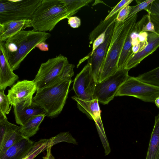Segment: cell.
Instances as JSON below:
<instances>
[{
  "label": "cell",
  "mask_w": 159,
  "mask_h": 159,
  "mask_svg": "<svg viewBox=\"0 0 159 159\" xmlns=\"http://www.w3.org/2000/svg\"><path fill=\"white\" fill-rule=\"evenodd\" d=\"M51 34L46 32L22 30L4 42L5 52L13 71L18 69L24 59L39 43Z\"/></svg>",
  "instance_id": "obj_1"
},
{
  "label": "cell",
  "mask_w": 159,
  "mask_h": 159,
  "mask_svg": "<svg viewBox=\"0 0 159 159\" xmlns=\"http://www.w3.org/2000/svg\"><path fill=\"white\" fill-rule=\"evenodd\" d=\"M137 14L122 22L116 23L109 48L104 62L98 82L115 74L125 40L135 26Z\"/></svg>",
  "instance_id": "obj_2"
},
{
  "label": "cell",
  "mask_w": 159,
  "mask_h": 159,
  "mask_svg": "<svg viewBox=\"0 0 159 159\" xmlns=\"http://www.w3.org/2000/svg\"><path fill=\"white\" fill-rule=\"evenodd\" d=\"M75 66L69 63L67 58L59 54L42 63L34 80L37 90L65 81L71 80Z\"/></svg>",
  "instance_id": "obj_3"
},
{
  "label": "cell",
  "mask_w": 159,
  "mask_h": 159,
  "mask_svg": "<svg viewBox=\"0 0 159 159\" xmlns=\"http://www.w3.org/2000/svg\"><path fill=\"white\" fill-rule=\"evenodd\" d=\"M72 80H66L37 90L33 97L50 118H56L61 113L67 98Z\"/></svg>",
  "instance_id": "obj_4"
},
{
  "label": "cell",
  "mask_w": 159,
  "mask_h": 159,
  "mask_svg": "<svg viewBox=\"0 0 159 159\" xmlns=\"http://www.w3.org/2000/svg\"><path fill=\"white\" fill-rule=\"evenodd\" d=\"M70 17L61 0H43L31 19L35 31H51L61 20Z\"/></svg>",
  "instance_id": "obj_5"
},
{
  "label": "cell",
  "mask_w": 159,
  "mask_h": 159,
  "mask_svg": "<svg viewBox=\"0 0 159 159\" xmlns=\"http://www.w3.org/2000/svg\"><path fill=\"white\" fill-rule=\"evenodd\" d=\"M43 0H0V24L31 20Z\"/></svg>",
  "instance_id": "obj_6"
},
{
  "label": "cell",
  "mask_w": 159,
  "mask_h": 159,
  "mask_svg": "<svg viewBox=\"0 0 159 159\" xmlns=\"http://www.w3.org/2000/svg\"><path fill=\"white\" fill-rule=\"evenodd\" d=\"M123 96L134 97L146 102H154L159 97V87L144 82L137 77L129 76L116 95Z\"/></svg>",
  "instance_id": "obj_7"
},
{
  "label": "cell",
  "mask_w": 159,
  "mask_h": 159,
  "mask_svg": "<svg viewBox=\"0 0 159 159\" xmlns=\"http://www.w3.org/2000/svg\"><path fill=\"white\" fill-rule=\"evenodd\" d=\"M128 71L125 69L118 70L113 75L97 83L94 90V99L97 98L103 104H108L116 96L121 86L129 76Z\"/></svg>",
  "instance_id": "obj_8"
},
{
  "label": "cell",
  "mask_w": 159,
  "mask_h": 159,
  "mask_svg": "<svg viewBox=\"0 0 159 159\" xmlns=\"http://www.w3.org/2000/svg\"><path fill=\"white\" fill-rule=\"evenodd\" d=\"M114 20L106 30L104 41L100 44L86 59L90 65L91 72L96 84L98 82L99 77L111 43L116 23Z\"/></svg>",
  "instance_id": "obj_9"
},
{
  "label": "cell",
  "mask_w": 159,
  "mask_h": 159,
  "mask_svg": "<svg viewBox=\"0 0 159 159\" xmlns=\"http://www.w3.org/2000/svg\"><path fill=\"white\" fill-rule=\"evenodd\" d=\"M96 84L92 76L90 64L88 62L76 76L73 89L76 96L84 99L92 100Z\"/></svg>",
  "instance_id": "obj_10"
},
{
  "label": "cell",
  "mask_w": 159,
  "mask_h": 159,
  "mask_svg": "<svg viewBox=\"0 0 159 159\" xmlns=\"http://www.w3.org/2000/svg\"><path fill=\"white\" fill-rule=\"evenodd\" d=\"M25 138L20 126L10 122L0 114V157L11 146Z\"/></svg>",
  "instance_id": "obj_11"
},
{
  "label": "cell",
  "mask_w": 159,
  "mask_h": 159,
  "mask_svg": "<svg viewBox=\"0 0 159 159\" xmlns=\"http://www.w3.org/2000/svg\"><path fill=\"white\" fill-rule=\"evenodd\" d=\"M37 88L34 80L18 81L8 90L7 96L11 105L17 104L33 98Z\"/></svg>",
  "instance_id": "obj_12"
},
{
  "label": "cell",
  "mask_w": 159,
  "mask_h": 159,
  "mask_svg": "<svg viewBox=\"0 0 159 159\" xmlns=\"http://www.w3.org/2000/svg\"><path fill=\"white\" fill-rule=\"evenodd\" d=\"M13 106L16 123L20 126L23 125L34 116L45 114L44 110L34 102L33 98H30Z\"/></svg>",
  "instance_id": "obj_13"
},
{
  "label": "cell",
  "mask_w": 159,
  "mask_h": 159,
  "mask_svg": "<svg viewBox=\"0 0 159 159\" xmlns=\"http://www.w3.org/2000/svg\"><path fill=\"white\" fill-rule=\"evenodd\" d=\"M4 42H0V91L11 87L19 77L12 70L5 52Z\"/></svg>",
  "instance_id": "obj_14"
},
{
  "label": "cell",
  "mask_w": 159,
  "mask_h": 159,
  "mask_svg": "<svg viewBox=\"0 0 159 159\" xmlns=\"http://www.w3.org/2000/svg\"><path fill=\"white\" fill-rule=\"evenodd\" d=\"M147 41V45L142 50L136 53L133 54L126 63L124 69L129 70L135 67L159 47V32L148 33Z\"/></svg>",
  "instance_id": "obj_15"
},
{
  "label": "cell",
  "mask_w": 159,
  "mask_h": 159,
  "mask_svg": "<svg viewBox=\"0 0 159 159\" xmlns=\"http://www.w3.org/2000/svg\"><path fill=\"white\" fill-rule=\"evenodd\" d=\"M77 102L79 109L90 119L93 120L95 125L102 123L98 101L97 98L86 100L80 98L76 96L72 97Z\"/></svg>",
  "instance_id": "obj_16"
},
{
  "label": "cell",
  "mask_w": 159,
  "mask_h": 159,
  "mask_svg": "<svg viewBox=\"0 0 159 159\" xmlns=\"http://www.w3.org/2000/svg\"><path fill=\"white\" fill-rule=\"evenodd\" d=\"M34 144L30 139L25 138L8 148L0 157V159H23Z\"/></svg>",
  "instance_id": "obj_17"
},
{
  "label": "cell",
  "mask_w": 159,
  "mask_h": 159,
  "mask_svg": "<svg viewBox=\"0 0 159 159\" xmlns=\"http://www.w3.org/2000/svg\"><path fill=\"white\" fill-rule=\"evenodd\" d=\"M32 27L31 20L12 21L0 24V42H4L20 31Z\"/></svg>",
  "instance_id": "obj_18"
},
{
  "label": "cell",
  "mask_w": 159,
  "mask_h": 159,
  "mask_svg": "<svg viewBox=\"0 0 159 159\" xmlns=\"http://www.w3.org/2000/svg\"><path fill=\"white\" fill-rule=\"evenodd\" d=\"M116 19L113 16L107 20H102L98 25L90 33L89 39L93 44L92 50L87 56L91 55L96 48L104 42L108 27Z\"/></svg>",
  "instance_id": "obj_19"
},
{
  "label": "cell",
  "mask_w": 159,
  "mask_h": 159,
  "mask_svg": "<svg viewBox=\"0 0 159 159\" xmlns=\"http://www.w3.org/2000/svg\"><path fill=\"white\" fill-rule=\"evenodd\" d=\"M145 159H159V112L155 117L154 125Z\"/></svg>",
  "instance_id": "obj_20"
},
{
  "label": "cell",
  "mask_w": 159,
  "mask_h": 159,
  "mask_svg": "<svg viewBox=\"0 0 159 159\" xmlns=\"http://www.w3.org/2000/svg\"><path fill=\"white\" fill-rule=\"evenodd\" d=\"M46 116L45 114L34 116L23 125L20 126V130L24 137L29 139L35 134L39 129V126Z\"/></svg>",
  "instance_id": "obj_21"
},
{
  "label": "cell",
  "mask_w": 159,
  "mask_h": 159,
  "mask_svg": "<svg viewBox=\"0 0 159 159\" xmlns=\"http://www.w3.org/2000/svg\"><path fill=\"white\" fill-rule=\"evenodd\" d=\"M134 27L129 32L125 40L118 60L117 64L118 70L124 69L127 62L133 54L130 34Z\"/></svg>",
  "instance_id": "obj_22"
},
{
  "label": "cell",
  "mask_w": 159,
  "mask_h": 159,
  "mask_svg": "<svg viewBox=\"0 0 159 159\" xmlns=\"http://www.w3.org/2000/svg\"><path fill=\"white\" fill-rule=\"evenodd\" d=\"M53 146L51 138L41 139L34 143L27 155L23 159H34L40 153L50 146Z\"/></svg>",
  "instance_id": "obj_23"
},
{
  "label": "cell",
  "mask_w": 159,
  "mask_h": 159,
  "mask_svg": "<svg viewBox=\"0 0 159 159\" xmlns=\"http://www.w3.org/2000/svg\"><path fill=\"white\" fill-rule=\"evenodd\" d=\"M137 77L144 82L159 87V66L140 75Z\"/></svg>",
  "instance_id": "obj_24"
},
{
  "label": "cell",
  "mask_w": 159,
  "mask_h": 159,
  "mask_svg": "<svg viewBox=\"0 0 159 159\" xmlns=\"http://www.w3.org/2000/svg\"><path fill=\"white\" fill-rule=\"evenodd\" d=\"M66 6L70 17L75 14L82 7L88 5L92 0H61Z\"/></svg>",
  "instance_id": "obj_25"
},
{
  "label": "cell",
  "mask_w": 159,
  "mask_h": 159,
  "mask_svg": "<svg viewBox=\"0 0 159 159\" xmlns=\"http://www.w3.org/2000/svg\"><path fill=\"white\" fill-rule=\"evenodd\" d=\"M144 10L150 14L155 31L159 32V0H154Z\"/></svg>",
  "instance_id": "obj_26"
},
{
  "label": "cell",
  "mask_w": 159,
  "mask_h": 159,
  "mask_svg": "<svg viewBox=\"0 0 159 159\" xmlns=\"http://www.w3.org/2000/svg\"><path fill=\"white\" fill-rule=\"evenodd\" d=\"M53 145L62 142L77 144L76 140L68 132L61 133L55 137L51 138Z\"/></svg>",
  "instance_id": "obj_27"
},
{
  "label": "cell",
  "mask_w": 159,
  "mask_h": 159,
  "mask_svg": "<svg viewBox=\"0 0 159 159\" xmlns=\"http://www.w3.org/2000/svg\"><path fill=\"white\" fill-rule=\"evenodd\" d=\"M4 92L0 91V113L7 119L6 114H8L10 111V105L11 104L7 95Z\"/></svg>",
  "instance_id": "obj_28"
},
{
  "label": "cell",
  "mask_w": 159,
  "mask_h": 159,
  "mask_svg": "<svg viewBox=\"0 0 159 159\" xmlns=\"http://www.w3.org/2000/svg\"><path fill=\"white\" fill-rule=\"evenodd\" d=\"M154 0H147L146 1H136L137 4L133 6V8L131 10L126 19H128L133 16L139 11L144 10Z\"/></svg>",
  "instance_id": "obj_29"
},
{
  "label": "cell",
  "mask_w": 159,
  "mask_h": 159,
  "mask_svg": "<svg viewBox=\"0 0 159 159\" xmlns=\"http://www.w3.org/2000/svg\"><path fill=\"white\" fill-rule=\"evenodd\" d=\"M133 1V0H122L120 1L113 8L104 20H107L115 14L118 13L122 8L129 5Z\"/></svg>",
  "instance_id": "obj_30"
},
{
  "label": "cell",
  "mask_w": 159,
  "mask_h": 159,
  "mask_svg": "<svg viewBox=\"0 0 159 159\" xmlns=\"http://www.w3.org/2000/svg\"><path fill=\"white\" fill-rule=\"evenodd\" d=\"M133 6H127L122 8L118 13L116 18V22H122L126 19Z\"/></svg>",
  "instance_id": "obj_31"
},
{
  "label": "cell",
  "mask_w": 159,
  "mask_h": 159,
  "mask_svg": "<svg viewBox=\"0 0 159 159\" xmlns=\"http://www.w3.org/2000/svg\"><path fill=\"white\" fill-rule=\"evenodd\" d=\"M68 24L73 28H76L80 27L81 22L80 19L77 16H71L68 19Z\"/></svg>",
  "instance_id": "obj_32"
},
{
  "label": "cell",
  "mask_w": 159,
  "mask_h": 159,
  "mask_svg": "<svg viewBox=\"0 0 159 159\" xmlns=\"http://www.w3.org/2000/svg\"><path fill=\"white\" fill-rule=\"evenodd\" d=\"M147 15L148 21L143 29L142 32L146 31L155 33L156 32L155 30L154 25L151 20L150 15L149 13H148Z\"/></svg>",
  "instance_id": "obj_33"
},
{
  "label": "cell",
  "mask_w": 159,
  "mask_h": 159,
  "mask_svg": "<svg viewBox=\"0 0 159 159\" xmlns=\"http://www.w3.org/2000/svg\"><path fill=\"white\" fill-rule=\"evenodd\" d=\"M148 34V33L147 32L143 31L140 32L138 37V40L139 43L147 41Z\"/></svg>",
  "instance_id": "obj_34"
},
{
  "label": "cell",
  "mask_w": 159,
  "mask_h": 159,
  "mask_svg": "<svg viewBox=\"0 0 159 159\" xmlns=\"http://www.w3.org/2000/svg\"><path fill=\"white\" fill-rule=\"evenodd\" d=\"M42 51H46L48 50V45L45 42L39 43L36 47Z\"/></svg>",
  "instance_id": "obj_35"
},
{
  "label": "cell",
  "mask_w": 159,
  "mask_h": 159,
  "mask_svg": "<svg viewBox=\"0 0 159 159\" xmlns=\"http://www.w3.org/2000/svg\"><path fill=\"white\" fill-rule=\"evenodd\" d=\"M52 147H48L46 150V155L43 157V159H55L54 156L52 154L51 152V148Z\"/></svg>",
  "instance_id": "obj_36"
},
{
  "label": "cell",
  "mask_w": 159,
  "mask_h": 159,
  "mask_svg": "<svg viewBox=\"0 0 159 159\" xmlns=\"http://www.w3.org/2000/svg\"><path fill=\"white\" fill-rule=\"evenodd\" d=\"M154 102L157 107L159 108V97L156 98Z\"/></svg>",
  "instance_id": "obj_37"
}]
</instances>
